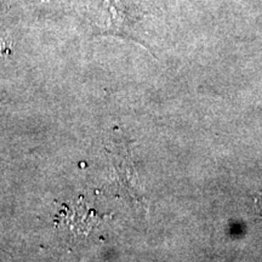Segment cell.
<instances>
[{"mask_svg":"<svg viewBox=\"0 0 262 262\" xmlns=\"http://www.w3.org/2000/svg\"><path fill=\"white\" fill-rule=\"evenodd\" d=\"M3 49H4V45H3L2 42H0V55H2V51H3Z\"/></svg>","mask_w":262,"mask_h":262,"instance_id":"1","label":"cell"}]
</instances>
